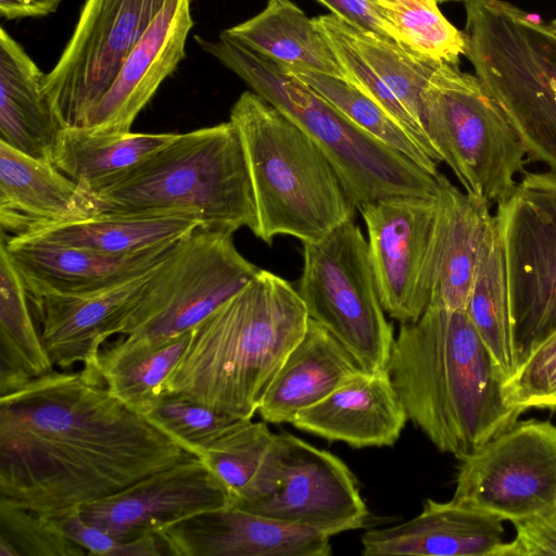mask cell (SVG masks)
Returning a JSON list of instances; mask_svg holds the SVG:
<instances>
[{"label": "cell", "instance_id": "46", "mask_svg": "<svg viewBox=\"0 0 556 556\" xmlns=\"http://www.w3.org/2000/svg\"><path fill=\"white\" fill-rule=\"evenodd\" d=\"M451 1H458V0H451ZM464 1V0H463Z\"/></svg>", "mask_w": 556, "mask_h": 556}, {"label": "cell", "instance_id": "35", "mask_svg": "<svg viewBox=\"0 0 556 556\" xmlns=\"http://www.w3.org/2000/svg\"><path fill=\"white\" fill-rule=\"evenodd\" d=\"M375 1L399 43L425 58L458 64L465 36L442 14L438 0Z\"/></svg>", "mask_w": 556, "mask_h": 556}, {"label": "cell", "instance_id": "18", "mask_svg": "<svg viewBox=\"0 0 556 556\" xmlns=\"http://www.w3.org/2000/svg\"><path fill=\"white\" fill-rule=\"evenodd\" d=\"M174 556H328L330 536L236 507L202 513L156 533Z\"/></svg>", "mask_w": 556, "mask_h": 556}, {"label": "cell", "instance_id": "43", "mask_svg": "<svg viewBox=\"0 0 556 556\" xmlns=\"http://www.w3.org/2000/svg\"><path fill=\"white\" fill-rule=\"evenodd\" d=\"M63 0H0V14L7 20L41 17L55 12Z\"/></svg>", "mask_w": 556, "mask_h": 556}, {"label": "cell", "instance_id": "34", "mask_svg": "<svg viewBox=\"0 0 556 556\" xmlns=\"http://www.w3.org/2000/svg\"><path fill=\"white\" fill-rule=\"evenodd\" d=\"M340 20L357 52L422 130L420 96L439 61L419 55L393 39Z\"/></svg>", "mask_w": 556, "mask_h": 556}, {"label": "cell", "instance_id": "26", "mask_svg": "<svg viewBox=\"0 0 556 556\" xmlns=\"http://www.w3.org/2000/svg\"><path fill=\"white\" fill-rule=\"evenodd\" d=\"M46 74L23 47L0 29V140L50 161L60 130L43 91Z\"/></svg>", "mask_w": 556, "mask_h": 556}, {"label": "cell", "instance_id": "19", "mask_svg": "<svg viewBox=\"0 0 556 556\" xmlns=\"http://www.w3.org/2000/svg\"><path fill=\"white\" fill-rule=\"evenodd\" d=\"M191 0H167L130 51L85 126L101 135H126L161 84L185 59L193 27Z\"/></svg>", "mask_w": 556, "mask_h": 556}, {"label": "cell", "instance_id": "10", "mask_svg": "<svg viewBox=\"0 0 556 556\" xmlns=\"http://www.w3.org/2000/svg\"><path fill=\"white\" fill-rule=\"evenodd\" d=\"M232 235L199 226L180 238L117 334L146 340L178 336L243 289L261 268L237 250Z\"/></svg>", "mask_w": 556, "mask_h": 556}, {"label": "cell", "instance_id": "41", "mask_svg": "<svg viewBox=\"0 0 556 556\" xmlns=\"http://www.w3.org/2000/svg\"><path fill=\"white\" fill-rule=\"evenodd\" d=\"M516 536L492 556H556V507L513 521Z\"/></svg>", "mask_w": 556, "mask_h": 556}, {"label": "cell", "instance_id": "8", "mask_svg": "<svg viewBox=\"0 0 556 556\" xmlns=\"http://www.w3.org/2000/svg\"><path fill=\"white\" fill-rule=\"evenodd\" d=\"M420 104L427 140L465 192L489 203L506 200L516 177L526 172L527 155L479 77L462 72L458 64L439 62Z\"/></svg>", "mask_w": 556, "mask_h": 556}, {"label": "cell", "instance_id": "15", "mask_svg": "<svg viewBox=\"0 0 556 556\" xmlns=\"http://www.w3.org/2000/svg\"><path fill=\"white\" fill-rule=\"evenodd\" d=\"M369 258L384 312L400 321H416L427 309L437 233L433 197L381 199L361 211Z\"/></svg>", "mask_w": 556, "mask_h": 556}, {"label": "cell", "instance_id": "29", "mask_svg": "<svg viewBox=\"0 0 556 556\" xmlns=\"http://www.w3.org/2000/svg\"><path fill=\"white\" fill-rule=\"evenodd\" d=\"M191 330L157 340L122 336L101 350L99 370L109 391L143 415L165 394V383L188 346Z\"/></svg>", "mask_w": 556, "mask_h": 556}, {"label": "cell", "instance_id": "36", "mask_svg": "<svg viewBox=\"0 0 556 556\" xmlns=\"http://www.w3.org/2000/svg\"><path fill=\"white\" fill-rule=\"evenodd\" d=\"M274 435L266 421L241 419L201 452L200 457L227 491L231 506L255 476Z\"/></svg>", "mask_w": 556, "mask_h": 556}, {"label": "cell", "instance_id": "42", "mask_svg": "<svg viewBox=\"0 0 556 556\" xmlns=\"http://www.w3.org/2000/svg\"><path fill=\"white\" fill-rule=\"evenodd\" d=\"M351 25L396 41L375 0H317Z\"/></svg>", "mask_w": 556, "mask_h": 556}, {"label": "cell", "instance_id": "21", "mask_svg": "<svg viewBox=\"0 0 556 556\" xmlns=\"http://www.w3.org/2000/svg\"><path fill=\"white\" fill-rule=\"evenodd\" d=\"M503 519L458 503L427 498L414 518L363 533V556H492L503 544Z\"/></svg>", "mask_w": 556, "mask_h": 556}, {"label": "cell", "instance_id": "30", "mask_svg": "<svg viewBox=\"0 0 556 556\" xmlns=\"http://www.w3.org/2000/svg\"><path fill=\"white\" fill-rule=\"evenodd\" d=\"M465 312L506 381L517 371L520 361L514 338L504 253L494 215L484 233Z\"/></svg>", "mask_w": 556, "mask_h": 556}, {"label": "cell", "instance_id": "4", "mask_svg": "<svg viewBox=\"0 0 556 556\" xmlns=\"http://www.w3.org/2000/svg\"><path fill=\"white\" fill-rule=\"evenodd\" d=\"M92 199L97 214L179 217L230 232L254 233L257 224L243 146L230 121L178 134Z\"/></svg>", "mask_w": 556, "mask_h": 556}, {"label": "cell", "instance_id": "7", "mask_svg": "<svg viewBox=\"0 0 556 556\" xmlns=\"http://www.w3.org/2000/svg\"><path fill=\"white\" fill-rule=\"evenodd\" d=\"M465 56L527 159L556 174V34L503 0H464Z\"/></svg>", "mask_w": 556, "mask_h": 556}, {"label": "cell", "instance_id": "11", "mask_svg": "<svg viewBox=\"0 0 556 556\" xmlns=\"http://www.w3.org/2000/svg\"><path fill=\"white\" fill-rule=\"evenodd\" d=\"M232 506L329 536L362 529L369 517L346 464L289 432L275 433L255 476Z\"/></svg>", "mask_w": 556, "mask_h": 556}, {"label": "cell", "instance_id": "23", "mask_svg": "<svg viewBox=\"0 0 556 556\" xmlns=\"http://www.w3.org/2000/svg\"><path fill=\"white\" fill-rule=\"evenodd\" d=\"M407 420L386 369L362 370L291 424L330 442L364 448L394 445Z\"/></svg>", "mask_w": 556, "mask_h": 556}, {"label": "cell", "instance_id": "12", "mask_svg": "<svg viewBox=\"0 0 556 556\" xmlns=\"http://www.w3.org/2000/svg\"><path fill=\"white\" fill-rule=\"evenodd\" d=\"M494 216L521 363L556 330V174L525 172Z\"/></svg>", "mask_w": 556, "mask_h": 556}, {"label": "cell", "instance_id": "31", "mask_svg": "<svg viewBox=\"0 0 556 556\" xmlns=\"http://www.w3.org/2000/svg\"><path fill=\"white\" fill-rule=\"evenodd\" d=\"M200 225L179 217L97 214L31 236L110 256H130L174 243Z\"/></svg>", "mask_w": 556, "mask_h": 556}, {"label": "cell", "instance_id": "39", "mask_svg": "<svg viewBox=\"0 0 556 556\" xmlns=\"http://www.w3.org/2000/svg\"><path fill=\"white\" fill-rule=\"evenodd\" d=\"M0 556H83L53 518L0 502Z\"/></svg>", "mask_w": 556, "mask_h": 556}, {"label": "cell", "instance_id": "9", "mask_svg": "<svg viewBox=\"0 0 556 556\" xmlns=\"http://www.w3.org/2000/svg\"><path fill=\"white\" fill-rule=\"evenodd\" d=\"M298 292L308 317L343 344L364 371L387 369L393 326L380 302L367 239L354 218L303 243Z\"/></svg>", "mask_w": 556, "mask_h": 556}, {"label": "cell", "instance_id": "25", "mask_svg": "<svg viewBox=\"0 0 556 556\" xmlns=\"http://www.w3.org/2000/svg\"><path fill=\"white\" fill-rule=\"evenodd\" d=\"M363 369L330 332L313 319L268 384L257 414L271 424L295 416L324 400Z\"/></svg>", "mask_w": 556, "mask_h": 556}, {"label": "cell", "instance_id": "37", "mask_svg": "<svg viewBox=\"0 0 556 556\" xmlns=\"http://www.w3.org/2000/svg\"><path fill=\"white\" fill-rule=\"evenodd\" d=\"M317 27L326 35L342 66L345 79L394 118L437 163L439 159L424 131L399 100L382 84L372 68L357 52L345 34L340 17L330 13L314 17Z\"/></svg>", "mask_w": 556, "mask_h": 556}, {"label": "cell", "instance_id": "20", "mask_svg": "<svg viewBox=\"0 0 556 556\" xmlns=\"http://www.w3.org/2000/svg\"><path fill=\"white\" fill-rule=\"evenodd\" d=\"M97 214L92 194L60 172L51 161L25 154L0 140V227L8 237Z\"/></svg>", "mask_w": 556, "mask_h": 556}, {"label": "cell", "instance_id": "2", "mask_svg": "<svg viewBox=\"0 0 556 556\" xmlns=\"http://www.w3.org/2000/svg\"><path fill=\"white\" fill-rule=\"evenodd\" d=\"M387 371L410 420L458 459L518 420L505 378L467 313L428 306L401 324Z\"/></svg>", "mask_w": 556, "mask_h": 556}, {"label": "cell", "instance_id": "38", "mask_svg": "<svg viewBox=\"0 0 556 556\" xmlns=\"http://www.w3.org/2000/svg\"><path fill=\"white\" fill-rule=\"evenodd\" d=\"M146 416L198 456L241 420L176 394L161 396Z\"/></svg>", "mask_w": 556, "mask_h": 556}, {"label": "cell", "instance_id": "1", "mask_svg": "<svg viewBox=\"0 0 556 556\" xmlns=\"http://www.w3.org/2000/svg\"><path fill=\"white\" fill-rule=\"evenodd\" d=\"M197 454L115 397L99 367L0 393V502L59 518Z\"/></svg>", "mask_w": 556, "mask_h": 556}, {"label": "cell", "instance_id": "17", "mask_svg": "<svg viewBox=\"0 0 556 556\" xmlns=\"http://www.w3.org/2000/svg\"><path fill=\"white\" fill-rule=\"evenodd\" d=\"M151 269L100 289L80 293L28 295L40 325V336L62 370L75 365L99 367L104 342L118 333L127 315L142 298L155 273Z\"/></svg>", "mask_w": 556, "mask_h": 556}, {"label": "cell", "instance_id": "22", "mask_svg": "<svg viewBox=\"0 0 556 556\" xmlns=\"http://www.w3.org/2000/svg\"><path fill=\"white\" fill-rule=\"evenodd\" d=\"M0 242L21 274L27 294L35 295L80 293L126 280L161 263L177 241L121 257L2 232Z\"/></svg>", "mask_w": 556, "mask_h": 556}, {"label": "cell", "instance_id": "5", "mask_svg": "<svg viewBox=\"0 0 556 556\" xmlns=\"http://www.w3.org/2000/svg\"><path fill=\"white\" fill-rule=\"evenodd\" d=\"M229 121L240 136L255 208L254 236L317 241L353 219L356 208L332 165L293 121L253 91L240 94Z\"/></svg>", "mask_w": 556, "mask_h": 556}, {"label": "cell", "instance_id": "27", "mask_svg": "<svg viewBox=\"0 0 556 556\" xmlns=\"http://www.w3.org/2000/svg\"><path fill=\"white\" fill-rule=\"evenodd\" d=\"M224 31L285 70L345 79L326 35L291 0H267L258 14Z\"/></svg>", "mask_w": 556, "mask_h": 556}, {"label": "cell", "instance_id": "40", "mask_svg": "<svg viewBox=\"0 0 556 556\" xmlns=\"http://www.w3.org/2000/svg\"><path fill=\"white\" fill-rule=\"evenodd\" d=\"M55 519L65 534L88 555L100 556H165L156 534H146L132 540H121L87 522L78 510Z\"/></svg>", "mask_w": 556, "mask_h": 556}, {"label": "cell", "instance_id": "32", "mask_svg": "<svg viewBox=\"0 0 556 556\" xmlns=\"http://www.w3.org/2000/svg\"><path fill=\"white\" fill-rule=\"evenodd\" d=\"M24 280L0 242V393L54 369Z\"/></svg>", "mask_w": 556, "mask_h": 556}, {"label": "cell", "instance_id": "16", "mask_svg": "<svg viewBox=\"0 0 556 556\" xmlns=\"http://www.w3.org/2000/svg\"><path fill=\"white\" fill-rule=\"evenodd\" d=\"M231 506L229 495L195 455L80 507L89 523L121 539L156 534L189 517Z\"/></svg>", "mask_w": 556, "mask_h": 556}, {"label": "cell", "instance_id": "13", "mask_svg": "<svg viewBox=\"0 0 556 556\" xmlns=\"http://www.w3.org/2000/svg\"><path fill=\"white\" fill-rule=\"evenodd\" d=\"M167 0H86L43 91L61 128L85 127Z\"/></svg>", "mask_w": 556, "mask_h": 556}, {"label": "cell", "instance_id": "28", "mask_svg": "<svg viewBox=\"0 0 556 556\" xmlns=\"http://www.w3.org/2000/svg\"><path fill=\"white\" fill-rule=\"evenodd\" d=\"M178 134L101 135L86 127L60 128L50 161L93 194L169 144Z\"/></svg>", "mask_w": 556, "mask_h": 556}, {"label": "cell", "instance_id": "45", "mask_svg": "<svg viewBox=\"0 0 556 556\" xmlns=\"http://www.w3.org/2000/svg\"><path fill=\"white\" fill-rule=\"evenodd\" d=\"M547 25L551 28V30L556 34V17L552 20Z\"/></svg>", "mask_w": 556, "mask_h": 556}, {"label": "cell", "instance_id": "24", "mask_svg": "<svg viewBox=\"0 0 556 556\" xmlns=\"http://www.w3.org/2000/svg\"><path fill=\"white\" fill-rule=\"evenodd\" d=\"M437 179V233L428 306L465 311L493 215L489 202L462 192L441 173Z\"/></svg>", "mask_w": 556, "mask_h": 556}, {"label": "cell", "instance_id": "6", "mask_svg": "<svg viewBox=\"0 0 556 556\" xmlns=\"http://www.w3.org/2000/svg\"><path fill=\"white\" fill-rule=\"evenodd\" d=\"M195 41L308 135L332 165L356 211L390 197L435 194L438 177L357 127L275 62L225 31L214 40L197 36Z\"/></svg>", "mask_w": 556, "mask_h": 556}, {"label": "cell", "instance_id": "3", "mask_svg": "<svg viewBox=\"0 0 556 556\" xmlns=\"http://www.w3.org/2000/svg\"><path fill=\"white\" fill-rule=\"evenodd\" d=\"M308 319L298 290L260 269L191 329L188 346L166 380L165 394L252 419Z\"/></svg>", "mask_w": 556, "mask_h": 556}, {"label": "cell", "instance_id": "14", "mask_svg": "<svg viewBox=\"0 0 556 556\" xmlns=\"http://www.w3.org/2000/svg\"><path fill=\"white\" fill-rule=\"evenodd\" d=\"M452 500L516 521L556 507V426L517 420L459 459Z\"/></svg>", "mask_w": 556, "mask_h": 556}, {"label": "cell", "instance_id": "44", "mask_svg": "<svg viewBox=\"0 0 556 556\" xmlns=\"http://www.w3.org/2000/svg\"><path fill=\"white\" fill-rule=\"evenodd\" d=\"M548 409H555L556 410V393L551 397V400L547 402L546 407Z\"/></svg>", "mask_w": 556, "mask_h": 556}, {"label": "cell", "instance_id": "33", "mask_svg": "<svg viewBox=\"0 0 556 556\" xmlns=\"http://www.w3.org/2000/svg\"><path fill=\"white\" fill-rule=\"evenodd\" d=\"M282 70L318 93L357 127L438 177V163L394 118L355 86L325 74Z\"/></svg>", "mask_w": 556, "mask_h": 556}]
</instances>
